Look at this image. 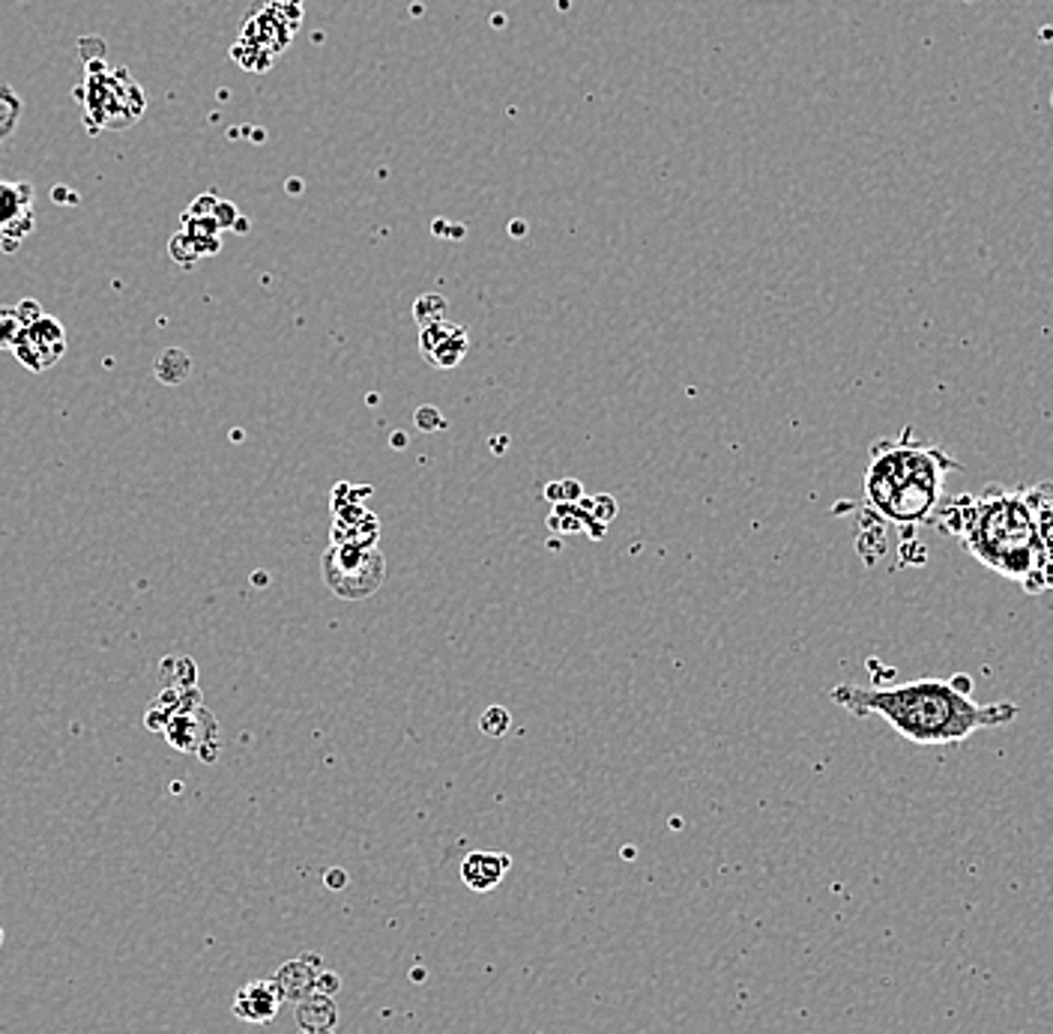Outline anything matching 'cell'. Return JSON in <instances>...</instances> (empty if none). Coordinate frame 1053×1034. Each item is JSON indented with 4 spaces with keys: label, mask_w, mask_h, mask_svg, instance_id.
<instances>
[{
    "label": "cell",
    "mask_w": 1053,
    "mask_h": 1034,
    "mask_svg": "<svg viewBox=\"0 0 1053 1034\" xmlns=\"http://www.w3.org/2000/svg\"><path fill=\"white\" fill-rule=\"evenodd\" d=\"M933 526L1023 592L1053 589V481L961 493L940 505Z\"/></svg>",
    "instance_id": "6da1fadb"
},
{
    "label": "cell",
    "mask_w": 1053,
    "mask_h": 1034,
    "mask_svg": "<svg viewBox=\"0 0 1053 1034\" xmlns=\"http://www.w3.org/2000/svg\"><path fill=\"white\" fill-rule=\"evenodd\" d=\"M829 700L856 718H883L901 739L925 748L961 745L982 730L1009 727L1018 718L1015 703H978L973 679H913L892 688L835 685Z\"/></svg>",
    "instance_id": "7a4b0ae2"
},
{
    "label": "cell",
    "mask_w": 1053,
    "mask_h": 1034,
    "mask_svg": "<svg viewBox=\"0 0 1053 1034\" xmlns=\"http://www.w3.org/2000/svg\"><path fill=\"white\" fill-rule=\"evenodd\" d=\"M954 469L961 464L937 443L916 440L913 428H904L895 440H878L865 469L868 512L904 530L933 523Z\"/></svg>",
    "instance_id": "3957f363"
},
{
    "label": "cell",
    "mask_w": 1053,
    "mask_h": 1034,
    "mask_svg": "<svg viewBox=\"0 0 1053 1034\" xmlns=\"http://www.w3.org/2000/svg\"><path fill=\"white\" fill-rule=\"evenodd\" d=\"M324 580L344 601L374 595L386 580V559L377 545H329L324 554Z\"/></svg>",
    "instance_id": "277c9868"
},
{
    "label": "cell",
    "mask_w": 1053,
    "mask_h": 1034,
    "mask_svg": "<svg viewBox=\"0 0 1053 1034\" xmlns=\"http://www.w3.org/2000/svg\"><path fill=\"white\" fill-rule=\"evenodd\" d=\"M66 350V336L64 327H60V320L48 315H33L27 323H24L22 336L15 341V348H12V356L22 362L24 368L31 371H45L52 368L60 356H64Z\"/></svg>",
    "instance_id": "5b68a950"
},
{
    "label": "cell",
    "mask_w": 1053,
    "mask_h": 1034,
    "mask_svg": "<svg viewBox=\"0 0 1053 1034\" xmlns=\"http://www.w3.org/2000/svg\"><path fill=\"white\" fill-rule=\"evenodd\" d=\"M33 185L0 180V249L15 251L33 230Z\"/></svg>",
    "instance_id": "8992f818"
},
{
    "label": "cell",
    "mask_w": 1053,
    "mask_h": 1034,
    "mask_svg": "<svg viewBox=\"0 0 1053 1034\" xmlns=\"http://www.w3.org/2000/svg\"><path fill=\"white\" fill-rule=\"evenodd\" d=\"M419 348H422V356L428 360V365L450 371L467 356L471 338H467V329L458 327V323H450L443 317V320H434V323L419 329Z\"/></svg>",
    "instance_id": "52a82bcc"
},
{
    "label": "cell",
    "mask_w": 1053,
    "mask_h": 1034,
    "mask_svg": "<svg viewBox=\"0 0 1053 1034\" xmlns=\"http://www.w3.org/2000/svg\"><path fill=\"white\" fill-rule=\"evenodd\" d=\"M332 542L336 545H377V535H381V523L372 512L365 509H353L348 502H332Z\"/></svg>",
    "instance_id": "ba28073f"
},
{
    "label": "cell",
    "mask_w": 1053,
    "mask_h": 1034,
    "mask_svg": "<svg viewBox=\"0 0 1053 1034\" xmlns=\"http://www.w3.org/2000/svg\"><path fill=\"white\" fill-rule=\"evenodd\" d=\"M282 990L275 980H252L237 992V1002H234V1013L246 1020V1023H270L279 1008H282Z\"/></svg>",
    "instance_id": "9c48e42d"
},
{
    "label": "cell",
    "mask_w": 1053,
    "mask_h": 1034,
    "mask_svg": "<svg viewBox=\"0 0 1053 1034\" xmlns=\"http://www.w3.org/2000/svg\"><path fill=\"white\" fill-rule=\"evenodd\" d=\"M509 867H512V859L503 852H471L461 864V879L464 885H471L473 891L485 894L503 883Z\"/></svg>",
    "instance_id": "30bf717a"
},
{
    "label": "cell",
    "mask_w": 1053,
    "mask_h": 1034,
    "mask_svg": "<svg viewBox=\"0 0 1053 1034\" xmlns=\"http://www.w3.org/2000/svg\"><path fill=\"white\" fill-rule=\"evenodd\" d=\"M33 315H39V305L27 299L22 305H12V308H0V348L10 350L15 348V341L22 336L24 323L31 320Z\"/></svg>",
    "instance_id": "8fae6325"
},
{
    "label": "cell",
    "mask_w": 1053,
    "mask_h": 1034,
    "mask_svg": "<svg viewBox=\"0 0 1053 1034\" xmlns=\"http://www.w3.org/2000/svg\"><path fill=\"white\" fill-rule=\"evenodd\" d=\"M24 114L22 96L10 88V84H0V150L10 144V138L19 129Z\"/></svg>",
    "instance_id": "7c38bea8"
},
{
    "label": "cell",
    "mask_w": 1053,
    "mask_h": 1034,
    "mask_svg": "<svg viewBox=\"0 0 1053 1034\" xmlns=\"http://www.w3.org/2000/svg\"><path fill=\"white\" fill-rule=\"evenodd\" d=\"M414 317H417L419 327H428V323H434V320H443L446 317V299L443 296H419V303L414 305Z\"/></svg>",
    "instance_id": "4fadbf2b"
},
{
    "label": "cell",
    "mask_w": 1053,
    "mask_h": 1034,
    "mask_svg": "<svg viewBox=\"0 0 1053 1034\" xmlns=\"http://www.w3.org/2000/svg\"><path fill=\"white\" fill-rule=\"evenodd\" d=\"M509 724H512V718H509V712L500 706L485 708L483 720H479V727H483L488 736H503V732L509 730Z\"/></svg>",
    "instance_id": "5bb4252c"
},
{
    "label": "cell",
    "mask_w": 1053,
    "mask_h": 1034,
    "mask_svg": "<svg viewBox=\"0 0 1053 1034\" xmlns=\"http://www.w3.org/2000/svg\"><path fill=\"white\" fill-rule=\"evenodd\" d=\"M327 883H329V885H344V883H348V879H344V873H341V871H332V873H329Z\"/></svg>",
    "instance_id": "9a60e30c"
}]
</instances>
